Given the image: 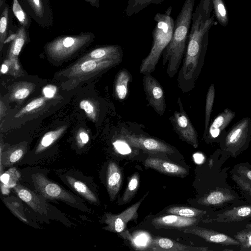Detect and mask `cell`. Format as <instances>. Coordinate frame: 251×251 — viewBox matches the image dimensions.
<instances>
[{
    "label": "cell",
    "mask_w": 251,
    "mask_h": 251,
    "mask_svg": "<svg viewBox=\"0 0 251 251\" xmlns=\"http://www.w3.org/2000/svg\"><path fill=\"white\" fill-rule=\"evenodd\" d=\"M3 202L11 212L22 222L27 223L22 202L14 196L3 198Z\"/></svg>",
    "instance_id": "obj_24"
},
{
    "label": "cell",
    "mask_w": 251,
    "mask_h": 251,
    "mask_svg": "<svg viewBox=\"0 0 251 251\" xmlns=\"http://www.w3.org/2000/svg\"><path fill=\"white\" fill-rule=\"evenodd\" d=\"M122 59L78 60L75 64L58 73V77L66 78L67 88L75 87L80 82L94 77L117 65ZM66 88V89H67Z\"/></svg>",
    "instance_id": "obj_5"
},
{
    "label": "cell",
    "mask_w": 251,
    "mask_h": 251,
    "mask_svg": "<svg viewBox=\"0 0 251 251\" xmlns=\"http://www.w3.org/2000/svg\"><path fill=\"white\" fill-rule=\"evenodd\" d=\"M0 50L1 51L4 41L7 37L9 24V7L5 3L0 9Z\"/></svg>",
    "instance_id": "obj_25"
},
{
    "label": "cell",
    "mask_w": 251,
    "mask_h": 251,
    "mask_svg": "<svg viewBox=\"0 0 251 251\" xmlns=\"http://www.w3.org/2000/svg\"><path fill=\"white\" fill-rule=\"evenodd\" d=\"M146 167L151 168L160 173L177 176L186 175L187 170L176 164L157 158H148L145 160Z\"/></svg>",
    "instance_id": "obj_15"
},
{
    "label": "cell",
    "mask_w": 251,
    "mask_h": 251,
    "mask_svg": "<svg viewBox=\"0 0 251 251\" xmlns=\"http://www.w3.org/2000/svg\"><path fill=\"white\" fill-rule=\"evenodd\" d=\"M224 199L223 194L219 192H214L210 194L206 200L210 204H217L221 202Z\"/></svg>",
    "instance_id": "obj_36"
},
{
    "label": "cell",
    "mask_w": 251,
    "mask_h": 251,
    "mask_svg": "<svg viewBox=\"0 0 251 251\" xmlns=\"http://www.w3.org/2000/svg\"><path fill=\"white\" fill-rule=\"evenodd\" d=\"M32 89L30 83L23 82L18 84L13 90L11 97L14 100H22L27 97Z\"/></svg>",
    "instance_id": "obj_29"
},
{
    "label": "cell",
    "mask_w": 251,
    "mask_h": 251,
    "mask_svg": "<svg viewBox=\"0 0 251 251\" xmlns=\"http://www.w3.org/2000/svg\"><path fill=\"white\" fill-rule=\"evenodd\" d=\"M66 128V126H63L45 134L36 148V153H40L51 145L63 134Z\"/></svg>",
    "instance_id": "obj_22"
},
{
    "label": "cell",
    "mask_w": 251,
    "mask_h": 251,
    "mask_svg": "<svg viewBox=\"0 0 251 251\" xmlns=\"http://www.w3.org/2000/svg\"><path fill=\"white\" fill-rule=\"evenodd\" d=\"M204 11L201 1L193 14L192 22L183 63L177 75L179 88L183 93L190 92L195 86L203 61L208 30L213 17Z\"/></svg>",
    "instance_id": "obj_1"
},
{
    "label": "cell",
    "mask_w": 251,
    "mask_h": 251,
    "mask_svg": "<svg viewBox=\"0 0 251 251\" xmlns=\"http://www.w3.org/2000/svg\"><path fill=\"white\" fill-rule=\"evenodd\" d=\"M165 0H128L125 13L130 17L140 12L151 4H158Z\"/></svg>",
    "instance_id": "obj_23"
},
{
    "label": "cell",
    "mask_w": 251,
    "mask_h": 251,
    "mask_svg": "<svg viewBox=\"0 0 251 251\" xmlns=\"http://www.w3.org/2000/svg\"><path fill=\"white\" fill-rule=\"evenodd\" d=\"M32 179L36 191L44 198L58 200L74 204L77 203L76 200L72 194L48 179L42 173L33 174Z\"/></svg>",
    "instance_id": "obj_6"
},
{
    "label": "cell",
    "mask_w": 251,
    "mask_h": 251,
    "mask_svg": "<svg viewBox=\"0 0 251 251\" xmlns=\"http://www.w3.org/2000/svg\"><path fill=\"white\" fill-rule=\"evenodd\" d=\"M122 182V175L120 168L114 162L108 164L106 174V186L111 201H114L120 191Z\"/></svg>",
    "instance_id": "obj_16"
},
{
    "label": "cell",
    "mask_w": 251,
    "mask_h": 251,
    "mask_svg": "<svg viewBox=\"0 0 251 251\" xmlns=\"http://www.w3.org/2000/svg\"><path fill=\"white\" fill-rule=\"evenodd\" d=\"M147 195L148 193L138 201L119 214L105 213L103 222L106 226L104 228L115 233H120L123 232L129 221L138 217V209Z\"/></svg>",
    "instance_id": "obj_9"
},
{
    "label": "cell",
    "mask_w": 251,
    "mask_h": 251,
    "mask_svg": "<svg viewBox=\"0 0 251 251\" xmlns=\"http://www.w3.org/2000/svg\"><path fill=\"white\" fill-rule=\"evenodd\" d=\"M131 78L130 73L124 69L117 74L114 83V93L119 100H124L126 98L128 92V85Z\"/></svg>",
    "instance_id": "obj_18"
},
{
    "label": "cell",
    "mask_w": 251,
    "mask_h": 251,
    "mask_svg": "<svg viewBox=\"0 0 251 251\" xmlns=\"http://www.w3.org/2000/svg\"><path fill=\"white\" fill-rule=\"evenodd\" d=\"M12 12L21 25L28 29L31 25V20L28 13L25 11L24 8L18 0H13Z\"/></svg>",
    "instance_id": "obj_27"
},
{
    "label": "cell",
    "mask_w": 251,
    "mask_h": 251,
    "mask_svg": "<svg viewBox=\"0 0 251 251\" xmlns=\"http://www.w3.org/2000/svg\"><path fill=\"white\" fill-rule=\"evenodd\" d=\"M143 89L149 105L160 116L166 109L164 91L159 81L151 74L143 75Z\"/></svg>",
    "instance_id": "obj_8"
},
{
    "label": "cell",
    "mask_w": 251,
    "mask_h": 251,
    "mask_svg": "<svg viewBox=\"0 0 251 251\" xmlns=\"http://www.w3.org/2000/svg\"><path fill=\"white\" fill-rule=\"evenodd\" d=\"M57 91L56 86L49 84L45 86L42 90L44 96L47 99H51L54 97Z\"/></svg>",
    "instance_id": "obj_37"
},
{
    "label": "cell",
    "mask_w": 251,
    "mask_h": 251,
    "mask_svg": "<svg viewBox=\"0 0 251 251\" xmlns=\"http://www.w3.org/2000/svg\"><path fill=\"white\" fill-rule=\"evenodd\" d=\"M121 138L125 140L131 147L154 153L171 154L174 150L168 145L156 139L139 136L126 132L122 133Z\"/></svg>",
    "instance_id": "obj_11"
},
{
    "label": "cell",
    "mask_w": 251,
    "mask_h": 251,
    "mask_svg": "<svg viewBox=\"0 0 251 251\" xmlns=\"http://www.w3.org/2000/svg\"><path fill=\"white\" fill-rule=\"evenodd\" d=\"M227 237L224 234H216L211 235L209 237V240L213 242L220 243L226 240Z\"/></svg>",
    "instance_id": "obj_41"
},
{
    "label": "cell",
    "mask_w": 251,
    "mask_h": 251,
    "mask_svg": "<svg viewBox=\"0 0 251 251\" xmlns=\"http://www.w3.org/2000/svg\"><path fill=\"white\" fill-rule=\"evenodd\" d=\"M113 144L115 149L121 154H127L130 151V145L122 138L115 141Z\"/></svg>",
    "instance_id": "obj_35"
},
{
    "label": "cell",
    "mask_w": 251,
    "mask_h": 251,
    "mask_svg": "<svg viewBox=\"0 0 251 251\" xmlns=\"http://www.w3.org/2000/svg\"><path fill=\"white\" fill-rule=\"evenodd\" d=\"M45 98V97H40L33 100L21 109L15 115V117H20L42 107L46 102Z\"/></svg>",
    "instance_id": "obj_30"
},
{
    "label": "cell",
    "mask_w": 251,
    "mask_h": 251,
    "mask_svg": "<svg viewBox=\"0 0 251 251\" xmlns=\"http://www.w3.org/2000/svg\"><path fill=\"white\" fill-rule=\"evenodd\" d=\"M195 0H185L174 23L173 35L169 44L162 52L163 66L167 62V74L174 77L177 73L184 57L190 24L193 17Z\"/></svg>",
    "instance_id": "obj_2"
},
{
    "label": "cell",
    "mask_w": 251,
    "mask_h": 251,
    "mask_svg": "<svg viewBox=\"0 0 251 251\" xmlns=\"http://www.w3.org/2000/svg\"><path fill=\"white\" fill-rule=\"evenodd\" d=\"M89 3L92 7L99 8L100 7V0H82Z\"/></svg>",
    "instance_id": "obj_47"
},
{
    "label": "cell",
    "mask_w": 251,
    "mask_h": 251,
    "mask_svg": "<svg viewBox=\"0 0 251 251\" xmlns=\"http://www.w3.org/2000/svg\"><path fill=\"white\" fill-rule=\"evenodd\" d=\"M79 108L85 112L89 119L94 122L98 117V110L94 103L89 100H83L79 104Z\"/></svg>",
    "instance_id": "obj_32"
},
{
    "label": "cell",
    "mask_w": 251,
    "mask_h": 251,
    "mask_svg": "<svg viewBox=\"0 0 251 251\" xmlns=\"http://www.w3.org/2000/svg\"><path fill=\"white\" fill-rule=\"evenodd\" d=\"M8 172L9 174V180L8 183L6 185H0V187H4L6 188H14L17 184L21 176L20 173L14 167L9 169Z\"/></svg>",
    "instance_id": "obj_34"
},
{
    "label": "cell",
    "mask_w": 251,
    "mask_h": 251,
    "mask_svg": "<svg viewBox=\"0 0 251 251\" xmlns=\"http://www.w3.org/2000/svg\"><path fill=\"white\" fill-rule=\"evenodd\" d=\"M76 140L78 146L82 147L88 142L89 137L85 131H81L78 133Z\"/></svg>",
    "instance_id": "obj_39"
},
{
    "label": "cell",
    "mask_w": 251,
    "mask_h": 251,
    "mask_svg": "<svg viewBox=\"0 0 251 251\" xmlns=\"http://www.w3.org/2000/svg\"><path fill=\"white\" fill-rule=\"evenodd\" d=\"M8 60H5L4 63H3L1 67L0 72L2 74L7 73L9 71V66H10V61L9 63L8 64Z\"/></svg>",
    "instance_id": "obj_43"
},
{
    "label": "cell",
    "mask_w": 251,
    "mask_h": 251,
    "mask_svg": "<svg viewBox=\"0 0 251 251\" xmlns=\"http://www.w3.org/2000/svg\"><path fill=\"white\" fill-rule=\"evenodd\" d=\"M5 3V0H0V8L1 9Z\"/></svg>",
    "instance_id": "obj_49"
},
{
    "label": "cell",
    "mask_w": 251,
    "mask_h": 251,
    "mask_svg": "<svg viewBox=\"0 0 251 251\" xmlns=\"http://www.w3.org/2000/svg\"><path fill=\"white\" fill-rule=\"evenodd\" d=\"M248 177L251 180V171H249L247 174Z\"/></svg>",
    "instance_id": "obj_50"
},
{
    "label": "cell",
    "mask_w": 251,
    "mask_h": 251,
    "mask_svg": "<svg viewBox=\"0 0 251 251\" xmlns=\"http://www.w3.org/2000/svg\"><path fill=\"white\" fill-rule=\"evenodd\" d=\"M228 123L227 117L226 115L218 116L213 121L210 127L212 128H223L224 126Z\"/></svg>",
    "instance_id": "obj_38"
},
{
    "label": "cell",
    "mask_w": 251,
    "mask_h": 251,
    "mask_svg": "<svg viewBox=\"0 0 251 251\" xmlns=\"http://www.w3.org/2000/svg\"><path fill=\"white\" fill-rule=\"evenodd\" d=\"M179 111H175L170 120L175 131L179 137L194 147L198 146L197 132L192 125L187 114L184 110L180 98L177 99Z\"/></svg>",
    "instance_id": "obj_7"
},
{
    "label": "cell",
    "mask_w": 251,
    "mask_h": 251,
    "mask_svg": "<svg viewBox=\"0 0 251 251\" xmlns=\"http://www.w3.org/2000/svg\"><path fill=\"white\" fill-rule=\"evenodd\" d=\"M203 9L206 12H210V0H201Z\"/></svg>",
    "instance_id": "obj_44"
},
{
    "label": "cell",
    "mask_w": 251,
    "mask_h": 251,
    "mask_svg": "<svg viewBox=\"0 0 251 251\" xmlns=\"http://www.w3.org/2000/svg\"><path fill=\"white\" fill-rule=\"evenodd\" d=\"M251 212L250 208L245 207L239 209L238 211V214L242 217L246 216L249 215Z\"/></svg>",
    "instance_id": "obj_42"
},
{
    "label": "cell",
    "mask_w": 251,
    "mask_h": 251,
    "mask_svg": "<svg viewBox=\"0 0 251 251\" xmlns=\"http://www.w3.org/2000/svg\"><path fill=\"white\" fill-rule=\"evenodd\" d=\"M242 127H238L232 132L229 138V142L234 143L239 139L242 132Z\"/></svg>",
    "instance_id": "obj_40"
},
{
    "label": "cell",
    "mask_w": 251,
    "mask_h": 251,
    "mask_svg": "<svg viewBox=\"0 0 251 251\" xmlns=\"http://www.w3.org/2000/svg\"><path fill=\"white\" fill-rule=\"evenodd\" d=\"M14 190L19 198L26 203L34 211L47 215L49 206L46 201L29 189L20 184H17Z\"/></svg>",
    "instance_id": "obj_12"
},
{
    "label": "cell",
    "mask_w": 251,
    "mask_h": 251,
    "mask_svg": "<svg viewBox=\"0 0 251 251\" xmlns=\"http://www.w3.org/2000/svg\"><path fill=\"white\" fill-rule=\"evenodd\" d=\"M214 98V85L210 87L206 97L205 105V130L207 129Z\"/></svg>",
    "instance_id": "obj_33"
},
{
    "label": "cell",
    "mask_w": 251,
    "mask_h": 251,
    "mask_svg": "<svg viewBox=\"0 0 251 251\" xmlns=\"http://www.w3.org/2000/svg\"><path fill=\"white\" fill-rule=\"evenodd\" d=\"M150 246L151 250L156 251H191L198 250L196 247L180 244L164 237L152 239Z\"/></svg>",
    "instance_id": "obj_17"
},
{
    "label": "cell",
    "mask_w": 251,
    "mask_h": 251,
    "mask_svg": "<svg viewBox=\"0 0 251 251\" xmlns=\"http://www.w3.org/2000/svg\"><path fill=\"white\" fill-rule=\"evenodd\" d=\"M26 148L24 145L12 147L0 153V164L3 167L10 166L20 160L24 155Z\"/></svg>",
    "instance_id": "obj_20"
},
{
    "label": "cell",
    "mask_w": 251,
    "mask_h": 251,
    "mask_svg": "<svg viewBox=\"0 0 251 251\" xmlns=\"http://www.w3.org/2000/svg\"><path fill=\"white\" fill-rule=\"evenodd\" d=\"M95 37L91 32L58 36L46 44L45 52L50 60L55 62H64L77 55L91 45Z\"/></svg>",
    "instance_id": "obj_4"
},
{
    "label": "cell",
    "mask_w": 251,
    "mask_h": 251,
    "mask_svg": "<svg viewBox=\"0 0 251 251\" xmlns=\"http://www.w3.org/2000/svg\"><path fill=\"white\" fill-rule=\"evenodd\" d=\"M221 129L218 128H212L210 127L209 129V132L211 135L213 137H217L220 133Z\"/></svg>",
    "instance_id": "obj_45"
},
{
    "label": "cell",
    "mask_w": 251,
    "mask_h": 251,
    "mask_svg": "<svg viewBox=\"0 0 251 251\" xmlns=\"http://www.w3.org/2000/svg\"><path fill=\"white\" fill-rule=\"evenodd\" d=\"M216 17L219 23L225 26L228 23L227 9L223 0H212Z\"/></svg>",
    "instance_id": "obj_28"
},
{
    "label": "cell",
    "mask_w": 251,
    "mask_h": 251,
    "mask_svg": "<svg viewBox=\"0 0 251 251\" xmlns=\"http://www.w3.org/2000/svg\"><path fill=\"white\" fill-rule=\"evenodd\" d=\"M27 29L21 25L17 29L15 39L12 41L8 52V58L18 57L25 44L29 39Z\"/></svg>",
    "instance_id": "obj_19"
},
{
    "label": "cell",
    "mask_w": 251,
    "mask_h": 251,
    "mask_svg": "<svg viewBox=\"0 0 251 251\" xmlns=\"http://www.w3.org/2000/svg\"><path fill=\"white\" fill-rule=\"evenodd\" d=\"M249 243L250 245H251V235L249 237Z\"/></svg>",
    "instance_id": "obj_51"
},
{
    "label": "cell",
    "mask_w": 251,
    "mask_h": 251,
    "mask_svg": "<svg viewBox=\"0 0 251 251\" xmlns=\"http://www.w3.org/2000/svg\"><path fill=\"white\" fill-rule=\"evenodd\" d=\"M66 178L69 185L80 195L91 203L94 204L99 203L96 195L85 184L69 176H67Z\"/></svg>",
    "instance_id": "obj_21"
},
{
    "label": "cell",
    "mask_w": 251,
    "mask_h": 251,
    "mask_svg": "<svg viewBox=\"0 0 251 251\" xmlns=\"http://www.w3.org/2000/svg\"><path fill=\"white\" fill-rule=\"evenodd\" d=\"M172 10V6H169L164 13H157L154 17L156 23L152 32L151 48L142 61L139 68L141 74H151L154 71L163 50L171 41L175 23L171 16Z\"/></svg>",
    "instance_id": "obj_3"
},
{
    "label": "cell",
    "mask_w": 251,
    "mask_h": 251,
    "mask_svg": "<svg viewBox=\"0 0 251 251\" xmlns=\"http://www.w3.org/2000/svg\"><path fill=\"white\" fill-rule=\"evenodd\" d=\"M194 218H186L175 214L157 217L151 221L156 228H182L191 226L196 222Z\"/></svg>",
    "instance_id": "obj_14"
},
{
    "label": "cell",
    "mask_w": 251,
    "mask_h": 251,
    "mask_svg": "<svg viewBox=\"0 0 251 251\" xmlns=\"http://www.w3.org/2000/svg\"><path fill=\"white\" fill-rule=\"evenodd\" d=\"M28 14L41 27L48 28L53 24V15L49 0H22Z\"/></svg>",
    "instance_id": "obj_10"
},
{
    "label": "cell",
    "mask_w": 251,
    "mask_h": 251,
    "mask_svg": "<svg viewBox=\"0 0 251 251\" xmlns=\"http://www.w3.org/2000/svg\"><path fill=\"white\" fill-rule=\"evenodd\" d=\"M123 50L119 45H107L95 48L80 58L79 61L86 60L122 59Z\"/></svg>",
    "instance_id": "obj_13"
},
{
    "label": "cell",
    "mask_w": 251,
    "mask_h": 251,
    "mask_svg": "<svg viewBox=\"0 0 251 251\" xmlns=\"http://www.w3.org/2000/svg\"><path fill=\"white\" fill-rule=\"evenodd\" d=\"M198 210L185 206H173L169 208L166 211L167 213L175 214L186 218H193L198 213Z\"/></svg>",
    "instance_id": "obj_31"
},
{
    "label": "cell",
    "mask_w": 251,
    "mask_h": 251,
    "mask_svg": "<svg viewBox=\"0 0 251 251\" xmlns=\"http://www.w3.org/2000/svg\"><path fill=\"white\" fill-rule=\"evenodd\" d=\"M16 36V33L11 34L10 35H9V36L8 37H7V38L5 40L4 44H6L7 43H9L10 42L13 41L15 39Z\"/></svg>",
    "instance_id": "obj_48"
},
{
    "label": "cell",
    "mask_w": 251,
    "mask_h": 251,
    "mask_svg": "<svg viewBox=\"0 0 251 251\" xmlns=\"http://www.w3.org/2000/svg\"><path fill=\"white\" fill-rule=\"evenodd\" d=\"M139 185V176L134 174L130 178L127 186L122 195L120 204L129 202L135 195Z\"/></svg>",
    "instance_id": "obj_26"
},
{
    "label": "cell",
    "mask_w": 251,
    "mask_h": 251,
    "mask_svg": "<svg viewBox=\"0 0 251 251\" xmlns=\"http://www.w3.org/2000/svg\"><path fill=\"white\" fill-rule=\"evenodd\" d=\"M195 162L198 164L201 163L203 160V156L200 153H196L194 155Z\"/></svg>",
    "instance_id": "obj_46"
}]
</instances>
